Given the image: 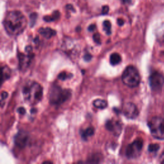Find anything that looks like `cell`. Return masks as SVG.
<instances>
[{
	"instance_id": "obj_1",
	"label": "cell",
	"mask_w": 164,
	"mask_h": 164,
	"mask_svg": "<svg viewBox=\"0 0 164 164\" xmlns=\"http://www.w3.org/2000/svg\"><path fill=\"white\" fill-rule=\"evenodd\" d=\"M3 25L9 36H17L27 28V19L21 12L10 11L5 17Z\"/></svg>"
},
{
	"instance_id": "obj_2",
	"label": "cell",
	"mask_w": 164,
	"mask_h": 164,
	"mask_svg": "<svg viewBox=\"0 0 164 164\" xmlns=\"http://www.w3.org/2000/svg\"><path fill=\"white\" fill-rule=\"evenodd\" d=\"M25 100L31 105L39 103L43 96V89L41 85L36 81L28 82L22 90Z\"/></svg>"
},
{
	"instance_id": "obj_3",
	"label": "cell",
	"mask_w": 164,
	"mask_h": 164,
	"mask_svg": "<svg viewBox=\"0 0 164 164\" xmlns=\"http://www.w3.org/2000/svg\"><path fill=\"white\" fill-rule=\"evenodd\" d=\"M71 96V91L69 89H64L57 85H53L50 90L49 99L53 105H60L67 101Z\"/></svg>"
},
{
	"instance_id": "obj_4",
	"label": "cell",
	"mask_w": 164,
	"mask_h": 164,
	"mask_svg": "<svg viewBox=\"0 0 164 164\" xmlns=\"http://www.w3.org/2000/svg\"><path fill=\"white\" fill-rule=\"evenodd\" d=\"M122 81L129 87H137L140 82V76L137 68L132 65L128 66L123 73Z\"/></svg>"
},
{
	"instance_id": "obj_5",
	"label": "cell",
	"mask_w": 164,
	"mask_h": 164,
	"mask_svg": "<svg viewBox=\"0 0 164 164\" xmlns=\"http://www.w3.org/2000/svg\"><path fill=\"white\" fill-rule=\"evenodd\" d=\"M148 126L151 133L154 138L164 140V119L161 117L155 116L148 122Z\"/></svg>"
},
{
	"instance_id": "obj_6",
	"label": "cell",
	"mask_w": 164,
	"mask_h": 164,
	"mask_svg": "<svg viewBox=\"0 0 164 164\" xmlns=\"http://www.w3.org/2000/svg\"><path fill=\"white\" fill-rule=\"evenodd\" d=\"M143 147V140L137 139L130 144H129L126 149V156L130 159H135L140 157Z\"/></svg>"
},
{
	"instance_id": "obj_7",
	"label": "cell",
	"mask_w": 164,
	"mask_h": 164,
	"mask_svg": "<svg viewBox=\"0 0 164 164\" xmlns=\"http://www.w3.org/2000/svg\"><path fill=\"white\" fill-rule=\"evenodd\" d=\"M164 84V78L158 72H153L149 77V85L153 91H159Z\"/></svg>"
},
{
	"instance_id": "obj_8",
	"label": "cell",
	"mask_w": 164,
	"mask_h": 164,
	"mask_svg": "<svg viewBox=\"0 0 164 164\" xmlns=\"http://www.w3.org/2000/svg\"><path fill=\"white\" fill-rule=\"evenodd\" d=\"M123 114L128 119H135L139 114L136 105L132 103H126L123 106Z\"/></svg>"
},
{
	"instance_id": "obj_9",
	"label": "cell",
	"mask_w": 164,
	"mask_h": 164,
	"mask_svg": "<svg viewBox=\"0 0 164 164\" xmlns=\"http://www.w3.org/2000/svg\"><path fill=\"white\" fill-rule=\"evenodd\" d=\"M29 134L26 131L21 130L15 136L14 143L17 147L20 149H23L27 146Z\"/></svg>"
},
{
	"instance_id": "obj_10",
	"label": "cell",
	"mask_w": 164,
	"mask_h": 164,
	"mask_svg": "<svg viewBox=\"0 0 164 164\" xmlns=\"http://www.w3.org/2000/svg\"><path fill=\"white\" fill-rule=\"evenodd\" d=\"M106 128L110 132H111L114 135L118 137L122 131V124L121 122L118 121H115L113 119L108 120L106 123Z\"/></svg>"
},
{
	"instance_id": "obj_11",
	"label": "cell",
	"mask_w": 164,
	"mask_h": 164,
	"mask_svg": "<svg viewBox=\"0 0 164 164\" xmlns=\"http://www.w3.org/2000/svg\"><path fill=\"white\" fill-rule=\"evenodd\" d=\"M34 55L33 53H27L25 55L24 53H20L18 55V58L19 60V69L21 71H25V70L28 67L32 58Z\"/></svg>"
},
{
	"instance_id": "obj_12",
	"label": "cell",
	"mask_w": 164,
	"mask_h": 164,
	"mask_svg": "<svg viewBox=\"0 0 164 164\" xmlns=\"http://www.w3.org/2000/svg\"><path fill=\"white\" fill-rule=\"evenodd\" d=\"M39 33L46 39H50L56 34L55 30L50 28H41L39 30Z\"/></svg>"
},
{
	"instance_id": "obj_13",
	"label": "cell",
	"mask_w": 164,
	"mask_h": 164,
	"mask_svg": "<svg viewBox=\"0 0 164 164\" xmlns=\"http://www.w3.org/2000/svg\"><path fill=\"white\" fill-rule=\"evenodd\" d=\"M157 40L160 42H164V22L159 26L156 31Z\"/></svg>"
},
{
	"instance_id": "obj_14",
	"label": "cell",
	"mask_w": 164,
	"mask_h": 164,
	"mask_svg": "<svg viewBox=\"0 0 164 164\" xmlns=\"http://www.w3.org/2000/svg\"><path fill=\"white\" fill-rule=\"evenodd\" d=\"M94 133V128L93 127H89L85 130H82L81 132V138L85 140H87L88 138L92 137Z\"/></svg>"
},
{
	"instance_id": "obj_15",
	"label": "cell",
	"mask_w": 164,
	"mask_h": 164,
	"mask_svg": "<svg viewBox=\"0 0 164 164\" xmlns=\"http://www.w3.org/2000/svg\"><path fill=\"white\" fill-rule=\"evenodd\" d=\"M121 61V56L119 53H114L110 55V62L112 65H116L119 64Z\"/></svg>"
},
{
	"instance_id": "obj_16",
	"label": "cell",
	"mask_w": 164,
	"mask_h": 164,
	"mask_svg": "<svg viewBox=\"0 0 164 164\" xmlns=\"http://www.w3.org/2000/svg\"><path fill=\"white\" fill-rule=\"evenodd\" d=\"M93 104L96 108L99 109H104L108 106L107 102L105 100L101 99H96L95 101H94Z\"/></svg>"
},
{
	"instance_id": "obj_17",
	"label": "cell",
	"mask_w": 164,
	"mask_h": 164,
	"mask_svg": "<svg viewBox=\"0 0 164 164\" xmlns=\"http://www.w3.org/2000/svg\"><path fill=\"white\" fill-rule=\"evenodd\" d=\"M103 29H104V31L106 32L107 35L109 36V35H110L112 33V31H111L112 25H111L110 21L109 20L104 21L103 23Z\"/></svg>"
},
{
	"instance_id": "obj_18",
	"label": "cell",
	"mask_w": 164,
	"mask_h": 164,
	"mask_svg": "<svg viewBox=\"0 0 164 164\" xmlns=\"http://www.w3.org/2000/svg\"><path fill=\"white\" fill-rule=\"evenodd\" d=\"M2 71H3L2 83H3L5 80H7V79H8L10 77L11 71L7 66H4L2 67Z\"/></svg>"
},
{
	"instance_id": "obj_19",
	"label": "cell",
	"mask_w": 164,
	"mask_h": 164,
	"mask_svg": "<svg viewBox=\"0 0 164 164\" xmlns=\"http://www.w3.org/2000/svg\"><path fill=\"white\" fill-rule=\"evenodd\" d=\"M60 16V14L58 12H55L53 13L52 16H47V17H44V20L47 21V22H50V21H53L55 20H56L57 18L59 17Z\"/></svg>"
},
{
	"instance_id": "obj_20",
	"label": "cell",
	"mask_w": 164,
	"mask_h": 164,
	"mask_svg": "<svg viewBox=\"0 0 164 164\" xmlns=\"http://www.w3.org/2000/svg\"><path fill=\"white\" fill-rule=\"evenodd\" d=\"M73 76L72 74H70V73H67L65 72H62L61 73H60L58 76V79H60L61 80H65L69 78H71Z\"/></svg>"
},
{
	"instance_id": "obj_21",
	"label": "cell",
	"mask_w": 164,
	"mask_h": 164,
	"mask_svg": "<svg viewBox=\"0 0 164 164\" xmlns=\"http://www.w3.org/2000/svg\"><path fill=\"white\" fill-rule=\"evenodd\" d=\"M159 148L160 146L158 144H150L148 147V150L150 153H157Z\"/></svg>"
},
{
	"instance_id": "obj_22",
	"label": "cell",
	"mask_w": 164,
	"mask_h": 164,
	"mask_svg": "<svg viewBox=\"0 0 164 164\" xmlns=\"http://www.w3.org/2000/svg\"><path fill=\"white\" fill-rule=\"evenodd\" d=\"M99 155H98V154L92 155L91 158H90L89 162H95V163L99 162V160H101V159H100V158L99 157Z\"/></svg>"
},
{
	"instance_id": "obj_23",
	"label": "cell",
	"mask_w": 164,
	"mask_h": 164,
	"mask_svg": "<svg viewBox=\"0 0 164 164\" xmlns=\"http://www.w3.org/2000/svg\"><path fill=\"white\" fill-rule=\"evenodd\" d=\"M93 39L94 42L98 44H101V39H100V35L99 33H95L93 36Z\"/></svg>"
},
{
	"instance_id": "obj_24",
	"label": "cell",
	"mask_w": 164,
	"mask_h": 164,
	"mask_svg": "<svg viewBox=\"0 0 164 164\" xmlns=\"http://www.w3.org/2000/svg\"><path fill=\"white\" fill-rule=\"evenodd\" d=\"M109 11V7L108 6H104L103 7V8H102V14H108Z\"/></svg>"
},
{
	"instance_id": "obj_25",
	"label": "cell",
	"mask_w": 164,
	"mask_h": 164,
	"mask_svg": "<svg viewBox=\"0 0 164 164\" xmlns=\"http://www.w3.org/2000/svg\"><path fill=\"white\" fill-rule=\"evenodd\" d=\"M17 112L21 114V115H23V114H25V112H26V110L23 108V107H19L18 109H17Z\"/></svg>"
},
{
	"instance_id": "obj_26",
	"label": "cell",
	"mask_w": 164,
	"mask_h": 164,
	"mask_svg": "<svg viewBox=\"0 0 164 164\" xmlns=\"http://www.w3.org/2000/svg\"><path fill=\"white\" fill-rule=\"evenodd\" d=\"M7 97H8V93L7 92H5V91L2 92V102L3 101V99H6Z\"/></svg>"
},
{
	"instance_id": "obj_27",
	"label": "cell",
	"mask_w": 164,
	"mask_h": 164,
	"mask_svg": "<svg viewBox=\"0 0 164 164\" xmlns=\"http://www.w3.org/2000/svg\"><path fill=\"white\" fill-rule=\"evenodd\" d=\"M91 58H92V55H90V54H89V53L85 55V56H84V59H85V60H86V61H89V60H90Z\"/></svg>"
},
{
	"instance_id": "obj_28",
	"label": "cell",
	"mask_w": 164,
	"mask_h": 164,
	"mask_svg": "<svg viewBox=\"0 0 164 164\" xmlns=\"http://www.w3.org/2000/svg\"><path fill=\"white\" fill-rule=\"evenodd\" d=\"M25 50L27 51V53H32V48H31V46H28L26 47V48H25Z\"/></svg>"
},
{
	"instance_id": "obj_29",
	"label": "cell",
	"mask_w": 164,
	"mask_h": 164,
	"mask_svg": "<svg viewBox=\"0 0 164 164\" xmlns=\"http://www.w3.org/2000/svg\"><path fill=\"white\" fill-rule=\"evenodd\" d=\"M95 29H96V25H90L89 27V28H88L89 31H93Z\"/></svg>"
},
{
	"instance_id": "obj_30",
	"label": "cell",
	"mask_w": 164,
	"mask_h": 164,
	"mask_svg": "<svg viewBox=\"0 0 164 164\" xmlns=\"http://www.w3.org/2000/svg\"><path fill=\"white\" fill-rule=\"evenodd\" d=\"M124 21L123 19H118V24L121 27V26H123L124 25Z\"/></svg>"
},
{
	"instance_id": "obj_31",
	"label": "cell",
	"mask_w": 164,
	"mask_h": 164,
	"mask_svg": "<svg viewBox=\"0 0 164 164\" xmlns=\"http://www.w3.org/2000/svg\"><path fill=\"white\" fill-rule=\"evenodd\" d=\"M160 163H164V153L160 156Z\"/></svg>"
}]
</instances>
